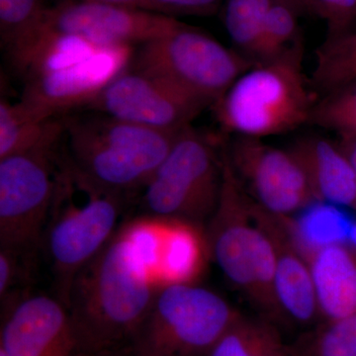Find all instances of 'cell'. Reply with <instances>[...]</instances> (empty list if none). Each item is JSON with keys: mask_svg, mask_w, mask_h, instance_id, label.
Listing matches in <instances>:
<instances>
[{"mask_svg": "<svg viewBox=\"0 0 356 356\" xmlns=\"http://www.w3.org/2000/svg\"><path fill=\"white\" fill-rule=\"evenodd\" d=\"M290 151L298 159L316 200L356 212V175L339 140L309 136Z\"/></svg>", "mask_w": 356, "mask_h": 356, "instance_id": "16", "label": "cell"}, {"mask_svg": "<svg viewBox=\"0 0 356 356\" xmlns=\"http://www.w3.org/2000/svg\"><path fill=\"white\" fill-rule=\"evenodd\" d=\"M129 67L161 77L214 104L254 60L202 30L181 22L161 38L138 46Z\"/></svg>", "mask_w": 356, "mask_h": 356, "instance_id": "8", "label": "cell"}, {"mask_svg": "<svg viewBox=\"0 0 356 356\" xmlns=\"http://www.w3.org/2000/svg\"><path fill=\"white\" fill-rule=\"evenodd\" d=\"M225 0H152L159 13L177 16H211L222 8Z\"/></svg>", "mask_w": 356, "mask_h": 356, "instance_id": "30", "label": "cell"}, {"mask_svg": "<svg viewBox=\"0 0 356 356\" xmlns=\"http://www.w3.org/2000/svg\"><path fill=\"white\" fill-rule=\"evenodd\" d=\"M291 346L296 356H356V313L318 323Z\"/></svg>", "mask_w": 356, "mask_h": 356, "instance_id": "24", "label": "cell"}, {"mask_svg": "<svg viewBox=\"0 0 356 356\" xmlns=\"http://www.w3.org/2000/svg\"><path fill=\"white\" fill-rule=\"evenodd\" d=\"M163 220L159 259L161 284L196 282L209 254L205 232L199 225Z\"/></svg>", "mask_w": 356, "mask_h": 356, "instance_id": "19", "label": "cell"}, {"mask_svg": "<svg viewBox=\"0 0 356 356\" xmlns=\"http://www.w3.org/2000/svg\"><path fill=\"white\" fill-rule=\"evenodd\" d=\"M220 140L188 126L143 187L145 216L199 225L216 210L222 181Z\"/></svg>", "mask_w": 356, "mask_h": 356, "instance_id": "7", "label": "cell"}, {"mask_svg": "<svg viewBox=\"0 0 356 356\" xmlns=\"http://www.w3.org/2000/svg\"><path fill=\"white\" fill-rule=\"evenodd\" d=\"M0 356H7L6 353H3V351L0 350Z\"/></svg>", "mask_w": 356, "mask_h": 356, "instance_id": "36", "label": "cell"}, {"mask_svg": "<svg viewBox=\"0 0 356 356\" xmlns=\"http://www.w3.org/2000/svg\"><path fill=\"white\" fill-rule=\"evenodd\" d=\"M274 0H225L222 23L235 50L254 60Z\"/></svg>", "mask_w": 356, "mask_h": 356, "instance_id": "23", "label": "cell"}, {"mask_svg": "<svg viewBox=\"0 0 356 356\" xmlns=\"http://www.w3.org/2000/svg\"><path fill=\"white\" fill-rule=\"evenodd\" d=\"M212 104L161 77L128 67L84 108L156 130L178 132Z\"/></svg>", "mask_w": 356, "mask_h": 356, "instance_id": "10", "label": "cell"}, {"mask_svg": "<svg viewBox=\"0 0 356 356\" xmlns=\"http://www.w3.org/2000/svg\"><path fill=\"white\" fill-rule=\"evenodd\" d=\"M63 119L65 156L98 184L125 193L146 185L182 131L144 127L91 110Z\"/></svg>", "mask_w": 356, "mask_h": 356, "instance_id": "3", "label": "cell"}, {"mask_svg": "<svg viewBox=\"0 0 356 356\" xmlns=\"http://www.w3.org/2000/svg\"><path fill=\"white\" fill-rule=\"evenodd\" d=\"M0 350L7 356H74L69 309L58 298L24 294L4 305Z\"/></svg>", "mask_w": 356, "mask_h": 356, "instance_id": "14", "label": "cell"}, {"mask_svg": "<svg viewBox=\"0 0 356 356\" xmlns=\"http://www.w3.org/2000/svg\"><path fill=\"white\" fill-rule=\"evenodd\" d=\"M241 314L196 282L163 283L129 350L140 356H207Z\"/></svg>", "mask_w": 356, "mask_h": 356, "instance_id": "6", "label": "cell"}, {"mask_svg": "<svg viewBox=\"0 0 356 356\" xmlns=\"http://www.w3.org/2000/svg\"><path fill=\"white\" fill-rule=\"evenodd\" d=\"M135 48L103 47L92 56L55 70L28 77L20 100L47 116H63L84 108L122 72L128 69Z\"/></svg>", "mask_w": 356, "mask_h": 356, "instance_id": "13", "label": "cell"}, {"mask_svg": "<svg viewBox=\"0 0 356 356\" xmlns=\"http://www.w3.org/2000/svg\"><path fill=\"white\" fill-rule=\"evenodd\" d=\"M129 193L98 184L58 149L55 189L42 243L55 274L58 298L67 306L76 274L122 226Z\"/></svg>", "mask_w": 356, "mask_h": 356, "instance_id": "2", "label": "cell"}, {"mask_svg": "<svg viewBox=\"0 0 356 356\" xmlns=\"http://www.w3.org/2000/svg\"><path fill=\"white\" fill-rule=\"evenodd\" d=\"M341 206L314 200L286 218L293 236L304 255L337 243H348L355 220Z\"/></svg>", "mask_w": 356, "mask_h": 356, "instance_id": "20", "label": "cell"}, {"mask_svg": "<svg viewBox=\"0 0 356 356\" xmlns=\"http://www.w3.org/2000/svg\"><path fill=\"white\" fill-rule=\"evenodd\" d=\"M337 140H339L341 147H343L344 153L350 159L356 175V139H353V138H339Z\"/></svg>", "mask_w": 356, "mask_h": 356, "instance_id": "32", "label": "cell"}, {"mask_svg": "<svg viewBox=\"0 0 356 356\" xmlns=\"http://www.w3.org/2000/svg\"><path fill=\"white\" fill-rule=\"evenodd\" d=\"M120 356H140V355H136V353H133V351L131 350H126L122 351V353H120Z\"/></svg>", "mask_w": 356, "mask_h": 356, "instance_id": "35", "label": "cell"}, {"mask_svg": "<svg viewBox=\"0 0 356 356\" xmlns=\"http://www.w3.org/2000/svg\"><path fill=\"white\" fill-rule=\"evenodd\" d=\"M356 79V29L337 38L327 39L318 48L314 83L330 92Z\"/></svg>", "mask_w": 356, "mask_h": 356, "instance_id": "25", "label": "cell"}, {"mask_svg": "<svg viewBox=\"0 0 356 356\" xmlns=\"http://www.w3.org/2000/svg\"><path fill=\"white\" fill-rule=\"evenodd\" d=\"M83 1L96 2V3L112 4L132 8L144 9V10L158 13L152 0H83Z\"/></svg>", "mask_w": 356, "mask_h": 356, "instance_id": "31", "label": "cell"}, {"mask_svg": "<svg viewBox=\"0 0 356 356\" xmlns=\"http://www.w3.org/2000/svg\"><path fill=\"white\" fill-rule=\"evenodd\" d=\"M308 1V6H309V0H307ZM309 9H310V6H309Z\"/></svg>", "mask_w": 356, "mask_h": 356, "instance_id": "37", "label": "cell"}, {"mask_svg": "<svg viewBox=\"0 0 356 356\" xmlns=\"http://www.w3.org/2000/svg\"><path fill=\"white\" fill-rule=\"evenodd\" d=\"M207 356H296L277 325L241 314Z\"/></svg>", "mask_w": 356, "mask_h": 356, "instance_id": "21", "label": "cell"}, {"mask_svg": "<svg viewBox=\"0 0 356 356\" xmlns=\"http://www.w3.org/2000/svg\"><path fill=\"white\" fill-rule=\"evenodd\" d=\"M277 1L286 3L294 8L299 14L310 13L308 1L307 0H277Z\"/></svg>", "mask_w": 356, "mask_h": 356, "instance_id": "33", "label": "cell"}, {"mask_svg": "<svg viewBox=\"0 0 356 356\" xmlns=\"http://www.w3.org/2000/svg\"><path fill=\"white\" fill-rule=\"evenodd\" d=\"M63 116H47L21 100L13 103L1 98L0 159L58 146L64 132Z\"/></svg>", "mask_w": 356, "mask_h": 356, "instance_id": "18", "label": "cell"}, {"mask_svg": "<svg viewBox=\"0 0 356 356\" xmlns=\"http://www.w3.org/2000/svg\"><path fill=\"white\" fill-rule=\"evenodd\" d=\"M159 243L158 220L125 222L76 274L67 307L77 353L114 356L132 346L161 285Z\"/></svg>", "mask_w": 356, "mask_h": 356, "instance_id": "1", "label": "cell"}, {"mask_svg": "<svg viewBox=\"0 0 356 356\" xmlns=\"http://www.w3.org/2000/svg\"><path fill=\"white\" fill-rule=\"evenodd\" d=\"M181 24L173 16L112 4L62 0L49 7L42 30L79 37L102 46L149 43Z\"/></svg>", "mask_w": 356, "mask_h": 356, "instance_id": "12", "label": "cell"}, {"mask_svg": "<svg viewBox=\"0 0 356 356\" xmlns=\"http://www.w3.org/2000/svg\"><path fill=\"white\" fill-rule=\"evenodd\" d=\"M299 15L291 6L274 0L267 13L261 40L255 51V64L280 57L301 39L298 24Z\"/></svg>", "mask_w": 356, "mask_h": 356, "instance_id": "27", "label": "cell"}, {"mask_svg": "<svg viewBox=\"0 0 356 356\" xmlns=\"http://www.w3.org/2000/svg\"><path fill=\"white\" fill-rule=\"evenodd\" d=\"M49 7L44 0H0V42L9 62L36 38Z\"/></svg>", "mask_w": 356, "mask_h": 356, "instance_id": "22", "label": "cell"}, {"mask_svg": "<svg viewBox=\"0 0 356 356\" xmlns=\"http://www.w3.org/2000/svg\"><path fill=\"white\" fill-rule=\"evenodd\" d=\"M310 13L327 24V39L337 38L351 31L356 24V0H309Z\"/></svg>", "mask_w": 356, "mask_h": 356, "instance_id": "28", "label": "cell"}, {"mask_svg": "<svg viewBox=\"0 0 356 356\" xmlns=\"http://www.w3.org/2000/svg\"><path fill=\"white\" fill-rule=\"evenodd\" d=\"M348 243H350L353 248H356V220L353 222V228H351Z\"/></svg>", "mask_w": 356, "mask_h": 356, "instance_id": "34", "label": "cell"}, {"mask_svg": "<svg viewBox=\"0 0 356 356\" xmlns=\"http://www.w3.org/2000/svg\"><path fill=\"white\" fill-rule=\"evenodd\" d=\"M27 252L0 248V300L2 304L13 298L14 290L24 280L21 257Z\"/></svg>", "mask_w": 356, "mask_h": 356, "instance_id": "29", "label": "cell"}, {"mask_svg": "<svg viewBox=\"0 0 356 356\" xmlns=\"http://www.w3.org/2000/svg\"><path fill=\"white\" fill-rule=\"evenodd\" d=\"M303 56L301 38L280 57L241 74L212 106L222 130L262 140L309 123L316 100L304 74Z\"/></svg>", "mask_w": 356, "mask_h": 356, "instance_id": "5", "label": "cell"}, {"mask_svg": "<svg viewBox=\"0 0 356 356\" xmlns=\"http://www.w3.org/2000/svg\"><path fill=\"white\" fill-rule=\"evenodd\" d=\"M60 145L0 159V248L28 252L42 243Z\"/></svg>", "mask_w": 356, "mask_h": 356, "instance_id": "9", "label": "cell"}, {"mask_svg": "<svg viewBox=\"0 0 356 356\" xmlns=\"http://www.w3.org/2000/svg\"><path fill=\"white\" fill-rule=\"evenodd\" d=\"M317 295L320 323L356 313V248L337 243L305 254Z\"/></svg>", "mask_w": 356, "mask_h": 356, "instance_id": "17", "label": "cell"}, {"mask_svg": "<svg viewBox=\"0 0 356 356\" xmlns=\"http://www.w3.org/2000/svg\"><path fill=\"white\" fill-rule=\"evenodd\" d=\"M309 123L332 131L339 138L356 139V79L316 102Z\"/></svg>", "mask_w": 356, "mask_h": 356, "instance_id": "26", "label": "cell"}, {"mask_svg": "<svg viewBox=\"0 0 356 356\" xmlns=\"http://www.w3.org/2000/svg\"><path fill=\"white\" fill-rule=\"evenodd\" d=\"M229 165L250 198L262 209L291 217L316 200L298 159L261 139L236 137L226 149Z\"/></svg>", "mask_w": 356, "mask_h": 356, "instance_id": "11", "label": "cell"}, {"mask_svg": "<svg viewBox=\"0 0 356 356\" xmlns=\"http://www.w3.org/2000/svg\"><path fill=\"white\" fill-rule=\"evenodd\" d=\"M222 161L221 194L205 231L210 257L259 316L280 327L273 243L255 219L252 200L232 170L225 147Z\"/></svg>", "mask_w": 356, "mask_h": 356, "instance_id": "4", "label": "cell"}, {"mask_svg": "<svg viewBox=\"0 0 356 356\" xmlns=\"http://www.w3.org/2000/svg\"><path fill=\"white\" fill-rule=\"evenodd\" d=\"M252 200V199H250ZM255 219L264 227L275 252V297L280 327L308 331L320 323L317 295L311 268L293 236L286 218L262 209L252 200Z\"/></svg>", "mask_w": 356, "mask_h": 356, "instance_id": "15", "label": "cell"}]
</instances>
